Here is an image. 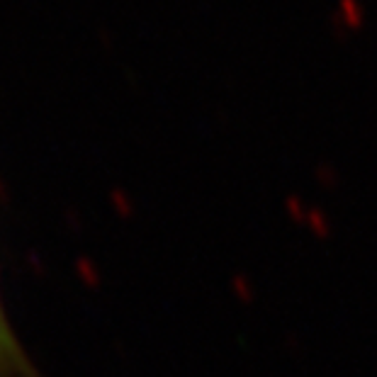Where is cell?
Wrapping results in <instances>:
<instances>
[{"mask_svg": "<svg viewBox=\"0 0 377 377\" xmlns=\"http://www.w3.org/2000/svg\"><path fill=\"white\" fill-rule=\"evenodd\" d=\"M0 377H42L25 353L0 302Z\"/></svg>", "mask_w": 377, "mask_h": 377, "instance_id": "cell-1", "label": "cell"}]
</instances>
